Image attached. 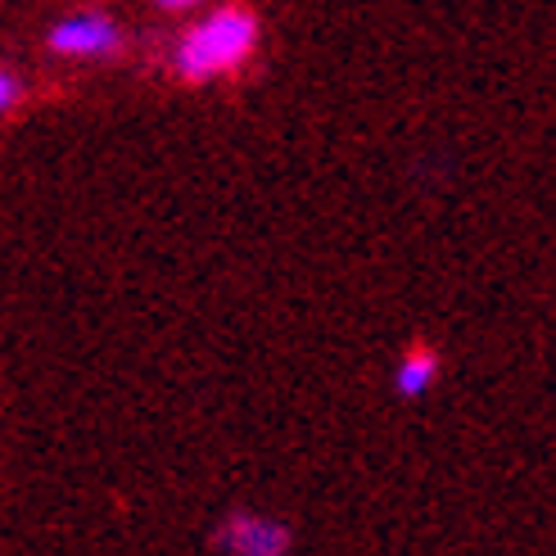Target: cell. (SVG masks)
<instances>
[{
    "label": "cell",
    "mask_w": 556,
    "mask_h": 556,
    "mask_svg": "<svg viewBox=\"0 0 556 556\" xmlns=\"http://www.w3.org/2000/svg\"><path fill=\"white\" fill-rule=\"evenodd\" d=\"M258 41H263V23L254 10L222 5L181 27V37L168 50V68L186 87H204V81L240 73L258 54Z\"/></svg>",
    "instance_id": "cell-1"
},
{
    "label": "cell",
    "mask_w": 556,
    "mask_h": 556,
    "mask_svg": "<svg viewBox=\"0 0 556 556\" xmlns=\"http://www.w3.org/2000/svg\"><path fill=\"white\" fill-rule=\"evenodd\" d=\"M123 46V23L104 10H77L46 27V50L60 54V60H118Z\"/></svg>",
    "instance_id": "cell-2"
},
{
    "label": "cell",
    "mask_w": 556,
    "mask_h": 556,
    "mask_svg": "<svg viewBox=\"0 0 556 556\" xmlns=\"http://www.w3.org/2000/svg\"><path fill=\"white\" fill-rule=\"evenodd\" d=\"M217 556H290L294 552V534L286 520H276L267 511H227L213 534H208Z\"/></svg>",
    "instance_id": "cell-3"
},
{
    "label": "cell",
    "mask_w": 556,
    "mask_h": 556,
    "mask_svg": "<svg viewBox=\"0 0 556 556\" xmlns=\"http://www.w3.org/2000/svg\"><path fill=\"white\" fill-rule=\"evenodd\" d=\"M439 371H443L439 353H434L430 344H412V349L399 357V367H394V394L407 399V403L426 399L430 389L439 384Z\"/></svg>",
    "instance_id": "cell-4"
},
{
    "label": "cell",
    "mask_w": 556,
    "mask_h": 556,
    "mask_svg": "<svg viewBox=\"0 0 556 556\" xmlns=\"http://www.w3.org/2000/svg\"><path fill=\"white\" fill-rule=\"evenodd\" d=\"M18 100H23V77L10 73V68H0V118L14 114Z\"/></svg>",
    "instance_id": "cell-5"
}]
</instances>
